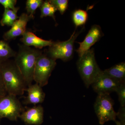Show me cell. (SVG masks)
I'll return each instance as SVG.
<instances>
[{
  "label": "cell",
  "instance_id": "1",
  "mask_svg": "<svg viewBox=\"0 0 125 125\" xmlns=\"http://www.w3.org/2000/svg\"><path fill=\"white\" fill-rule=\"evenodd\" d=\"M0 71L7 94L16 96L23 95L28 86L14 61L0 62Z\"/></svg>",
  "mask_w": 125,
  "mask_h": 125
},
{
  "label": "cell",
  "instance_id": "2",
  "mask_svg": "<svg viewBox=\"0 0 125 125\" xmlns=\"http://www.w3.org/2000/svg\"><path fill=\"white\" fill-rule=\"evenodd\" d=\"M14 61L20 71L27 85L32 84L34 68L37 59L42 51L33 49L24 45H20Z\"/></svg>",
  "mask_w": 125,
  "mask_h": 125
},
{
  "label": "cell",
  "instance_id": "3",
  "mask_svg": "<svg viewBox=\"0 0 125 125\" xmlns=\"http://www.w3.org/2000/svg\"><path fill=\"white\" fill-rule=\"evenodd\" d=\"M94 49H90L79 57L77 68L85 86L89 88L102 73L95 59Z\"/></svg>",
  "mask_w": 125,
  "mask_h": 125
},
{
  "label": "cell",
  "instance_id": "4",
  "mask_svg": "<svg viewBox=\"0 0 125 125\" xmlns=\"http://www.w3.org/2000/svg\"><path fill=\"white\" fill-rule=\"evenodd\" d=\"M56 60L42 52L36 61L33 74V80L42 87L47 84L52 71L56 65Z\"/></svg>",
  "mask_w": 125,
  "mask_h": 125
},
{
  "label": "cell",
  "instance_id": "5",
  "mask_svg": "<svg viewBox=\"0 0 125 125\" xmlns=\"http://www.w3.org/2000/svg\"><path fill=\"white\" fill-rule=\"evenodd\" d=\"M83 29L80 31L75 30L69 39L66 41L53 42L48 49L45 50L47 54L56 60L60 59L66 62L71 60L73 56L75 41Z\"/></svg>",
  "mask_w": 125,
  "mask_h": 125
},
{
  "label": "cell",
  "instance_id": "6",
  "mask_svg": "<svg viewBox=\"0 0 125 125\" xmlns=\"http://www.w3.org/2000/svg\"><path fill=\"white\" fill-rule=\"evenodd\" d=\"M114 104L110 94H98L94 108L100 125H103L109 121L115 122L116 120V113L114 110Z\"/></svg>",
  "mask_w": 125,
  "mask_h": 125
},
{
  "label": "cell",
  "instance_id": "7",
  "mask_svg": "<svg viewBox=\"0 0 125 125\" xmlns=\"http://www.w3.org/2000/svg\"><path fill=\"white\" fill-rule=\"evenodd\" d=\"M23 111L17 96L7 94L0 98V120L6 118L11 121H17Z\"/></svg>",
  "mask_w": 125,
  "mask_h": 125
},
{
  "label": "cell",
  "instance_id": "8",
  "mask_svg": "<svg viewBox=\"0 0 125 125\" xmlns=\"http://www.w3.org/2000/svg\"><path fill=\"white\" fill-rule=\"evenodd\" d=\"M120 84L103 71L100 76L91 85L98 94H110L112 92H115Z\"/></svg>",
  "mask_w": 125,
  "mask_h": 125
},
{
  "label": "cell",
  "instance_id": "9",
  "mask_svg": "<svg viewBox=\"0 0 125 125\" xmlns=\"http://www.w3.org/2000/svg\"><path fill=\"white\" fill-rule=\"evenodd\" d=\"M104 34L101 27L98 25H94L91 27L84 40L81 42H77L79 47L76 51L79 57L90 49L92 46L99 41Z\"/></svg>",
  "mask_w": 125,
  "mask_h": 125
},
{
  "label": "cell",
  "instance_id": "10",
  "mask_svg": "<svg viewBox=\"0 0 125 125\" xmlns=\"http://www.w3.org/2000/svg\"><path fill=\"white\" fill-rule=\"evenodd\" d=\"M34 17L28 14H22L11 26V29L5 33L3 38L5 41H10L22 35L26 31L27 23Z\"/></svg>",
  "mask_w": 125,
  "mask_h": 125
},
{
  "label": "cell",
  "instance_id": "11",
  "mask_svg": "<svg viewBox=\"0 0 125 125\" xmlns=\"http://www.w3.org/2000/svg\"><path fill=\"white\" fill-rule=\"evenodd\" d=\"M44 110L41 105L35 106L23 111L19 118L28 125H39L43 122Z\"/></svg>",
  "mask_w": 125,
  "mask_h": 125
},
{
  "label": "cell",
  "instance_id": "12",
  "mask_svg": "<svg viewBox=\"0 0 125 125\" xmlns=\"http://www.w3.org/2000/svg\"><path fill=\"white\" fill-rule=\"evenodd\" d=\"M42 88L37 83L29 85L26 90L28 96L25 98L24 103L26 105H36L43 102L46 94Z\"/></svg>",
  "mask_w": 125,
  "mask_h": 125
},
{
  "label": "cell",
  "instance_id": "13",
  "mask_svg": "<svg viewBox=\"0 0 125 125\" xmlns=\"http://www.w3.org/2000/svg\"><path fill=\"white\" fill-rule=\"evenodd\" d=\"M20 40L25 46L28 47L33 46L36 48L40 49L44 47L50 46L53 43L52 40H43L36 36L32 32L29 31L25 32Z\"/></svg>",
  "mask_w": 125,
  "mask_h": 125
},
{
  "label": "cell",
  "instance_id": "14",
  "mask_svg": "<svg viewBox=\"0 0 125 125\" xmlns=\"http://www.w3.org/2000/svg\"><path fill=\"white\" fill-rule=\"evenodd\" d=\"M103 71L120 83H125V62H120Z\"/></svg>",
  "mask_w": 125,
  "mask_h": 125
},
{
  "label": "cell",
  "instance_id": "15",
  "mask_svg": "<svg viewBox=\"0 0 125 125\" xmlns=\"http://www.w3.org/2000/svg\"><path fill=\"white\" fill-rule=\"evenodd\" d=\"M19 9V7H15L13 10L5 9L2 19L0 22L1 25L2 26H12L16 21L19 18L17 15Z\"/></svg>",
  "mask_w": 125,
  "mask_h": 125
},
{
  "label": "cell",
  "instance_id": "16",
  "mask_svg": "<svg viewBox=\"0 0 125 125\" xmlns=\"http://www.w3.org/2000/svg\"><path fill=\"white\" fill-rule=\"evenodd\" d=\"M16 52L13 51L5 41L0 40V62L15 57Z\"/></svg>",
  "mask_w": 125,
  "mask_h": 125
},
{
  "label": "cell",
  "instance_id": "17",
  "mask_svg": "<svg viewBox=\"0 0 125 125\" xmlns=\"http://www.w3.org/2000/svg\"><path fill=\"white\" fill-rule=\"evenodd\" d=\"M88 19L87 11L78 9L74 11L72 14V20L76 28L85 24Z\"/></svg>",
  "mask_w": 125,
  "mask_h": 125
},
{
  "label": "cell",
  "instance_id": "18",
  "mask_svg": "<svg viewBox=\"0 0 125 125\" xmlns=\"http://www.w3.org/2000/svg\"><path fill=\"white\" fill-rule=\"evenodd\" d=\"M40 9L41 11L40 16L41 18L50 16L53 18L55 21V13L57 10L54 5L49 2V0L43 1Z\"/></svg>",
  "mask_w": 125,
  "mask_h": 125
},
{
  "label": "cell",
  "instance_id": "19",
  "mask_svg": "<svg viewBox=\"0 0 125 125\" xmlns=\"http://www.w3.org/2000/svg\"><path fill=\"white\" fill-rule=\"evenodd\" d=\"M43 1L42 0H28L26 2V9L27 14L34 16L36 10L41 7Z\"/></svg>",
  "mask_w": 125,
  "mask_h": 125
},
{
  "label": "cell",
  "instance_id": "20",
  "mask_svg": "<svg viewBox=\"0 0 125 125\" xmlns=\"http://www.w3.org/2000/svg\"><path fill=\"white\" fill-rule=\"evenodd\" d=\"M49 1L62 15L64 14L68 8L69 1L67 0H50Z\"/></svg>",
  "mask_w": 125,
  "mask_h": 125
},
{
  "label": "cell",
  "instance_id": "21",
  "mask_svg": "<svg viewBox=\"0 0 125 125\" xmlns=\"http://www.w3.org/2000/svg\"><path fill=\"white\" fill-rule=\"evenodd\" d=\"M118 96V99L120 106H125V83L119 85L115 91Z\"/></svg>",
  "mask_w": 125,
  "mask_h": 125
},
{
  "label": "cell",
  "instance_id": "22",
  "mask_svg": "<svg viewBox=\"0 0 125 125\" xmlns=\"http://www.w3.org/2000/svg\"><path fill=\"white\" fill-rule=\"evenodd\" d=\"M16 2V0H0V4L4 6L5 9H14Z\"/></svg>",
  "mask_w": 125,
  "mask_h": 125
},
{
  "label": "cell",
  "instance_id": "23",
  "mask_svg": "<svg viewBox=\"0 0 125 125\" xmlns=\"http://www.w3.org/2000/svg\"><path fill=\"white\" fill-rule=\"evenodd\" d=\"M7 94V93L5 87L2 75L0 71V98L5 96Z\"/></svg>",
  "mask_w": 125,
  "mask_h": 125
},
{
  "label": "cell",
  "instance_id": "24",
  "mask_svg": "<svg viewBox=\"0 0 125 125\" xmlns=\"http://www.w3.org/2000/svg\"><path fill=\"white\" fill-rule=\"evenodd\" d=\"M116 117L120 121H125V106L120 107L118 112L116 113Z\"/></svg>",
  "mask_w": 125,
  "mask_h": 125
},
{
  "label": "cell",
  "instance_id": "25",
  "mask_svg": "<svg viewBox=\"0 0 125 125\" xmlns=\"http://www.w3.org/2000/svg\"><path fill=\"white\" fill-rule=\"evenodd\" d=\"M116 125H125V121H116L115 122Z\"/></svg>",
  "mask_w": 125,
  "mask_h": 125
}]
</instances>
